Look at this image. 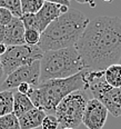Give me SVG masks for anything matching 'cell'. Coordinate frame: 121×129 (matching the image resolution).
Segmentation results:
<instances>
[{
  "label": "cell",
  "instance_id": "6da1fadb",
  "mask_svg": "<svg viewBox=\"0 0 121 129\" xmlns=\"http://www.w3.org/2000/svg\"><path fill=\"white\" fill-rule=\"evenodd\" d=\"M86 69L103 71L121 58V18L100 16L90 20L74 46Z\"/></svg>",
  "mask_w": 121,
  "mask_h": 129
},
{
  "label": "cell",
  "instance_id": "7a4b0ae2",
  "mask_svg": "<svg viewBox=\"0 0 121 129\" xmlns=\"http://www.w3.org/2000/svg\"><path fill=\"white\" fill-rule=\"evenodd\" d=\"M89 21L81 11L69 8L41 32L38 47L44 52L74 47Z\"/></svg>",
  "mask_w": 121,
  "mask_h": 129
},
{
  "label": "cell",
  "instance_id": "3957f363",
  "mask_svg": "<svg viewBox=\"0 0 121 129\" xmlns=\"http://www.w3.org/2000/svg\"><path fill=\"white\" fill-rule=\"evenodd\" d=\"M86 70L64 79H51L40 82L37 87H31L27 96L31 99L36 108L45 111L47 115H55L58 104L66 96L73 91L88 90Z\"/></svg>",
  "mask_w": 121,
  "mask_h": 129
},
{
  "label": "cell",
  "instance_id": "277c9868",
  "mask_svg": "<svg viewBox=\"0 0 121 129\" xmlns=\"http://www.w3.org/2000/svg\"><path fill=\"white\" fill-rule=\"evenodd\" d=\"M86 70L76 47L44 52L40 59V82L64 79Z\"/></svg>",
  "mask_w": 121,
  "mask_h": 129
},
{
  "label": "cell",
  "instance_id": "5b68a950",
  "mask_svg": "<svg viewBox=\"0 0 121 129\" xmlns=\"http://www.w3.org/2000/svg\"><path fill=\"white\" fill-rule=\"evenodd\" d=\"M104 71V70H103ZM103 71L86 70L87 89L115 118L121 117V88H113L104 80Z\"/></svg>",
  "mask_w": 121,
  "mask_h": 129
},
{
  "label": "cell",
  "instance_id": "8992f818",
  "mask_svg": "<svg viewBox=\"0 0 121 129\" xmlns=\"http://www.w3.org/2000/svg\"><path fill=\"white\" fill-rule=\"evenodd\" d=\"M88 95L86 91L78 90L66 96L58 104L55 110V116L57 118L60 128L69 127L76 129L82 123L85 109L88 103Z\"/></svg>",
  "mask_w": 121,
  "mask_h": 129
},
{
  "label": "cell",
  "instance_id": "52a82bcc",
  "mask_svg": "<svg viewBox=\"0 0 121 129\" xmlns=\"http://www.w3.org/2000/svg\"><path fill=\"white\" fill-rule=\"evenodd\" d=\"M42 56L44 51L38 46H29L26 44L20 46H9L7 51L0 56L4 74L8 76L20 67L40 60Z\"/></svg>",
  "mask_w": 121,
  "mask_h": 129
},
{
  "label": "cell",
  "instance_id": "ba28073f",
  "mask_svg": "<svg viewBox=\"0 0 121 129\" xmlns=\"http://www.w3.org/2000/svg\"><path fill=\"white\" fill-rule=\"evenodd\" d=\"M21 84H28L30 87H37L40 84V60L20 67L8 75L2 81L0 89L1 91L17 89Z\"/></svg>",
  "mask_w": 121,
  "mask_h": 129
},
{
  "label": "cell",
  "instance_id": "9c48e42d",
  "mask_svg": "<svg viewBox=\"0 0 121 129\" xmlns=\"http://www.w3.org/2000/svg\"><path fill=\"white\" fill-rule=\"evenodd\" d=\"M108 118V110L97 99L88 100L82 118V123L88 129H102Z\"/></svg>",
  "mask_w": 121,
  "mask_h": 129
},
{
  "label": "cell",
  "instance_id": "30bf717a",
  "mask_svg": "<svg viewBox=\"0 0 121 129\" xmlns=\"http://www.w3.org/2000/svg\"><path fill=\"white\" fill-rule=\"evenodd\" d=\"M68 10H69V7H67V6L45 1L41 9L36 13L39 31L42 32L53 20H56L58 17H60L62 13L67 12Z\"/></svg>",
  "mask_w": 121,
  "mask_h": 129
},
{
  "label": "cell",
  "instance_id": "8fae6325",
  "mask_svg": "<svg viewBox=\"0 0 121 129\" xmlns=\"http://www.w3.org/2000/svg\"><path fill=\"white\" fill-rule=\"evenodd\" d=\"M25 26L20 18L13 17L9 25L6 26L5 41L8 47L9 46H20L25 45Z\"/></svg>",
  "mask_w": 121,
  "mask_h": 129
},
{
  "label": "cell",
  "instance_id": "7c38bea8",
  "mask_svg": "<svg viewBox=\"0 0 121 129\" xmlns=\"http://www.w3.org/2000/svg\"><path fill=\"white\" fill-rule=\"evenodd\" d=\"M47 116L45 111L34 107L33 109L27 111L26 114L18 117L19 125L21 129H37L41 127V123L44 121L45 117Z\"/></svg>",
  "mask_w": 121,
  "mask_h": 129
},
{
  "label": "cell",
  "instance_id": "4fadbf2b",
  "mask_svg": "<svg viewBox=\"0 0 121 129\" xmlns=\"http://www.w3.org/2000/svg\"><path fill=\"white\" fill-rule=\"evenodd\" d=\"M34 106L32 104L31 99L27 95L18 92L17 90L13 91V114L17 117L26 114L27 111L33 109Z\"/></svg>",
  "mask_w": 121,
  "mask_h": 129
},
{
  "label": "cell",
  "instance_id": "5bb4252c",
  "mask_svg": "<svg viewBox=\"0 0 121 129\" xmlns=\"http://www.w3.org/2000/svg\"><path fill=\"white\" fill-rule=\"evenodd\" d=\"M104 80L113 88H121V64L114 63L109 66L103 71Z\"/></svg>",
  "mask_w": 121,
  "mask_h": 129
},
{
  "label": "cell",
  "instance_id": "9a60e30c",
  "mask_svg": "<svg viewBox=\"0 0 121 129\" xmlns=\"http://www.w3.org/2000/svg\"><path fill=\"white\" fill-rule=\"evenodd\" d=\"M13 111V91H0V117Z\"/></svg>",
  "mask_w": 121,
  "mask_h": 129
},
{
  "label": "cell",
  "instance_id": "2e32d148",
  "mask_svg": "<svg viewBox=\"0 0 121 129\" xmlns=\"http://www.w3.org/2000/svg\"><path fill=\"white\" fill-rule=\"evenodd\" d=\"M45 0H20V7L22 15L32 13L36 15L41 9Z\"/></svg>",
  "mask_w": 121,
  "mask_h": 129
},
{
  "label": "cell",
  "instance_id": "e0dca14e",
  "mask_svg": "<svg viewBox=\"0 0 121 129\" xmlns=\"http://www.w3.org/2000/svg\"><path fill=\"white\" fill-rule=\"evenodd\" d=\"M0 129H21L18 117L13 112L0 117Z\"/></svg>",
  "mask_w": 121,
  "mask_h": 129
},
{
  "label": "cell",
  "instance_id": "ac0fdd59",
  "mask_svg": "<svg viewBox=\"0 0 121 129\" xmlns=\"http://www.w3.org/2000/svg\"><path fill=\"white\" fill-rule=\"evenodd\" d=\"M0 7L6 8L9 11H11L13 17L20 18L22 16L20 7V0H0Z\"/></svg>",
  "mask_w": 121,
  "mask_h": 129
},
{
  "label": "cell",
  "instance_id": "d6986e66",
  "mask_svg": "<svg viewBox=\"0 0 121 129\" xmlns=\"http://www.w3.org/2000/svg\"><path fill=\"white\" fill-rule=\"evenodd\" d=\"M21 21H22L25 29H33V30H38L39 31V27H38V21H37L36 15H32V13H27V15H22L20 17ZM40 32V31H39ZM41 34V32H40Z\"/></svg>",
  "mask_w": 121,
  "mask_h": 129
},
{
  "label": "cell",
  "instance_id": "ffe728a7",
  "mask_svg": "<svg viewBox=\"0 0 121 129\" xmlns=\"http://www.w3.org/2000/svg\"><path fill=\"white\" fill-rule=\"evenodd\" d=\"M41 34L38 30L28 29L25 31V44L29 46H38Z\"/></svg>",
  "mask_w": 121,
  "mask_h": 129
},
{
  "label": "cell",
  "instance_id": "44dd1931",
  "mask_svg": "<svg viewBox=\"0 0 121 129\" xmlns=\"http://www.w3.org/2000/svg\"><path fill=\"white\" fill-rule=\"evenodd\" d=\"M41 129H59V122L55 115H47L41 123Z\"/></svg>",
  "mask_w": 121,
  "mask_h": 129
},
{
  "label": "cell",
  "instance_id": "7402d4cb",
  "mask_svg": "<svg viewBox=\"0 0 121 129\" xmlns=\"http://www.w3.org/2000/svg\"><path fill=\"white\" fill-rule=\"evenodd\" d=\"M12 19L13 15L11 13V11H9L6 8L0 7V25L6 27L7 25H9Z\"/></svg>",
  "mask_w": 121,
  "mask_h": 129
},
{
  "label": "cell",
  "instance_id": "603a6c76",
  "mask_svg": "<svg viewBox=\"0 0 121 129\" xmlns=\"http://www.w3.org/2000/svg\"><path fill=\"white\" fill-rule=\"evenodd\" d=\"M30 86H29L28 84H21L18 86V88H17V91L18 92H20V93H23V95H28V92H29V90H30Z\"/></svg>",
  "mask_w": 121,
  "mask_h": 129
},
{
  "label": "cell",
  "instance_id": "cb8c5ba5",
  "mask_svg": "<svg viewBox=\"0 0 121 129\" xmlns=\"http://www.w3.org/2000/svg\"><path fill=\"white\" fill-rule=\"evenodd\" d=\"M47 2H51V4H57V5H62V6H70V1L68 0H45Z\"/></svg>",
  "mask_w": 121,
  "mask_h": 129
},
{
  "label": "cell",
  "instance_id": "d4e9b609",
  "mask_svg": "<svg viewBox=\"0 0 121 129\" xmlns=\"http://www.w3.org/2000/svg\"><path fill=\"white\" fill-rule=\"evenodd\" d=\"M5 34H6V27L0 25V44L5 41Z\"/></svg>",
  "mask_w": 121,
  "mask_h": 129
},
{
  "label": "cell",
  "instance_id": "484cf974",
  "mask_svg": "<svg viewBox=\"0 0 121 129\" xmlns=\"http://www.w3.org/2000/svg\"><path fill=\"white\" fill-rule=\"evenodd\" d=\"M7 48H8V46L6 44H4V42L0 44V56H2L5 52L7 51Z\"/></svg>",
  "mask_w": 121,
  "mask_h": 129
},
{
  "label": "cell",
  "instance_id": "4316f807",
  "mask_svg": "<svg viewBox=\"0 0 121 129\" xmlns=\"http://www.w3.org/2000/svg\"><path fill=\"white\" fill-rule=\"evenodd\" d=\"M78 4H92L93 0H76ZM92 6H95V5L92 4Z\"/></svg>",
  "mask_w": 121,
  "mask_h": 129
},
{
  "label": "cell",
  "instance_id": "83f0119b",
  "mask_svg": "<svg viewBox=\"0 0 121 129\" xmlns=\"http://www.w3.org/2000/svg\"><path fill=\"white\" fill-rule=\"evenodd\" d=\"M4 69H2V64H1V60H0V79H2L4 77Z\"/></svg>",
  "mask_w": 121,
  "mask_h": 129
},
{
  "label": "cell",
  "instance_id": "f1b7e54d",
  "mask_svg": "<svg viewBox=\"0 0 121 129\" xmlns=\"http://www.w3.org/2000/svg\"><path fill=\"white\" fill-rule=\"evenodd\" d=\"M104 2H107V4H111V2H113L114 0H103Z\"/></svg>",
  "mask_w": 121,
  "mask_h": 129
},
{
  "label": "cell",
  "instance_id": "f546056e",
  "mask_svg": "<svg viewBox=\"0 0 121 129\" xmlns=\"http://www.w3.org/2000/svg\"><path fill=\"white\" fill-rule=\"evenodd\" d=\"M60 129H72V128H69V127H63V128H60Z\"/></svg>",
  "mask_w": 121,
  "mask_h": 129
},
{
  "label": "cell",
  "instance_id": "4dcf8cb0",
  "mask_svg": "<svg viewBox=\"0 0 121 129\" xmlns=\"http://www.w3.org/2000/svg\"><path fill=\"white\" fill-rule=\"evenodd\" d=\"M119 63L121 64V58H120V60H119Z\"/></svg>",
  "mask_w": 121,
  "mask_h": 129
},
{
  "label": "cell",
  "instance_id": "1f68e13d",
  "mask_svg": "<svg viewBox=\"0 0 121 129\" xmlns=\"http://www.w3.org/2000/svg\"><path fill=\"white\" fill-rule=\"evenodd\" d=\"M37 129H41V128H37Z\"/></svg>",
  "mask_w": 121,
  "mask_h": 129
},
{
  "label": "cell",
  "instance_id": "d6a6232c",
  "mask_svg": "<svg viewBox=\"0 0 121 129\" xmlns=\"http://www.w3.org/2000/svg\"><path fill=\"white\" fill-rule=\"evenodd\" d=\"M68 1H71V0H68Z\"/></svg>",
  "mask_w": 121,
  "mask_h": 129
}]
</instances>
